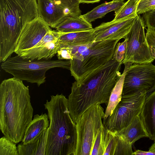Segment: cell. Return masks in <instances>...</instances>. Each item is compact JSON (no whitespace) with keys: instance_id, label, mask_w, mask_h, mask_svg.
<instances>
[{"instance_id":"cell-33","label":"cell","mask_w":155,"mask_h":155,"mask_svg":"<svg viewBox=\"0 0 155 155\" xmlns=\"http://www.w3.org/2000/svg\"><path fill=\"white\" fill-rule=\"evenodd\" d=\"M149 151L155 152V142H154L150 147Z\"/></svg>"},{"instance_id":"cell-13","label":"cell","mask_w":155,"mask_h":155,"mask_svg":"<svg viewBox=\"0 0 155 155\" xmlns=\"http://www.w3.org/2000/svg\"><path fill=\"white\" fill-rule=\"evenodd\" d=\"M135 18H126L104 22L93 28L95 41L125 39Z\"/></svg>"},{"instance_id":"cell-11","label":"cell","mask_w":155,"mask_h":155,"mask_svg":"<svg viewBox=\"0 0 155 155\" xmlns=\"http://www.w3.org/2000/svg\"><path fill=\"white\" fill-rule=\"evenodd\" d=\"M38 17L55 28L68 17L79 16L78 0H37Z\"/></svg>"},{"instance_id":"cell-27","label":"cell","mask_w":155,"mask_h":155,"mask_svg":"<svg viewBox=\"0 0 155 155\" xmlns=\"http://www.w3.org/2000/svg\"><path fill=\"white\" fill-rule=\"evenodd\" d=\"M155 9V0H140L137 8V15Z\"/></svg>"},{"instance_id":"cell-8","label":"cell","mask_w":155,"mask_h":155,"mask_svg":"<svg viewBox=\"0 0 155 155\" xmlns=\"http://www.w3.org/2000/svg\"><path fill=\"white\" fill-rule=\"evenodd\" d=\"M147 96L145 91L122 96L112 114L103 119L104 127L115 132H119L125 128L140 115Z\"/></svg>"},{"instance_id":"cell-10","label":"cell","mask_w":155,"mask_h":155,"mask_svg":"<svg viewBox=\"0 0 155 155\" xmlns=\"http://www.w3.org/2000/svg\"><path fill=\"white\" fill-rule=\"evenodd\" d=\"M155 90V66L152 63L134 64L126 73L122 96L132 95Z\"/></svg>"},{"instance_id":"cell-28","label":"cell","mask_w":155,"mask_h":155,"mask_svg":"<svg viewBox=\"0 0 155 155\" xmlns=\"http://www.w3.org/2000/svg\"><path fill=\"white\" fill-rule=\"evenodd\" d=\"M146 36L151 54L155 59V30L147 28Z\"/></svg>"},{"instance_id":"cell-5","label":"cell","mask_w":155,"mask_h":155,"mask_svg":"<svg viewBox=\"0 0 155 155\" xmlns=\"http://www.w3.org/2000/svg\"><path fill=\"white\" fill-rule=\"evenodd\" d=\"M119 40L94 41L81 45H64L71 50L73 58L70 70L76 81L79 82L90 73L113 59Z\"/></svg>"},{"instance_id":"cell-4","label":"cell","mask_w":155,"mask_h":155,"mask_svg":"<svg viewBox=\"0 0 155 155\" xmlns=\"http://www.w3.org/2000/svg\"><path fill=\"white\" fill-rule=\"evenodd\" d=\"M38 17L36 0H0V61L15 52L25 25Z\"/></svg>"},{"instance_id":"cell-25","label":"cell","mask_w":155,"mask_h":155,"mask_svg":"<svg viewBox=\"0 0 155 155\" xmlns=\"http://www.w3.org/2000/svg\"><path fill=\"white\" fill-rule=\"evenodd\" d=\"M127 42V39L125 38L123 42L117 43L114 54L113 59L122 63L126 52Z\"/></svg>"},{"instance_id":"cell-29","label":"cell","mask_w":155,"mask_h":155,"mask_svg":"<svg viewBox=\"0 0 155 155\" xmlns=\"http://www.w3.org/2000/svg\"><path fill=\"white\" fill-rule=\"evenodd\" d=\"M57 54L58 60H71L73 58L70 48L61 43Z\"/></svg>"},{"instance_id":"cell-31","label":"cell","mask_w":155,"mask_h":155,"mask_svg":"<svg viewBox=\"0 0 155 155\" xmlns=\"http://www.w3.org/2000/svg\"><path fill=\"white\" fill-rule=\"evenodd\" d=\"M132 155H155V152L149 151H144L138 150L133 152Z\"/></svg>"},{"instance_id":"cell-6","label":"cell","mask_w":155,"mask_h":155,"mask_svg":"<svg viewBox=\"0 0 155 155\" xmlns=\"http://www.w3.org/2000/svg\"><path fill=\"white\" fill-rule=\"evenodd\" d=\"M69 60H31L17 55L10 57L1 64L2 69L22 81L36 83L39 87L45 81L46 72L55 68L70 70Z\"/></svg>"},{"instance_id":"cell-7","label":"cell","mask_w":155,"mask_h":155,"mask_svg":"<svg viewBox=\"0 0 155 155\" xmlns=\"http://www.w3.org/2000/svg\"><path fill=\"white\" fill-rule=\"evenodd\" d=\"M104 109L97 103L87 110L76 123L77 134L75 155H91L97 135L104 126Z\"/></svg>"},{"instance_id":"cell-17","label":"cell","mask_w":155,"mask_h":155,"mask_svg":"<svg viewBox=\"0 0 155 155\" xmlns=\"http://www.w3.org/2000/svg\"><path fill=\"white\" fill-rule=\"evenodd\" d=\"M48 134V129L31 142L19 144L17 147L19 155H45Z\"/></svg>"},{"instance_id":"cell-19","label":"cell","mask_w":155,"mask_h":155,"mask_svg":"<svg viewBox=\"0 0 155 155\" xmlns=\"http://www.w3.org/2000/svg\"><path fill=\"white\" fill-rule=\"evenodd\" d=\"M117 132L132 145L141 138L148 137L140 115L126 127Z\"/></svg>"},{"instance_id":"cell-16","label":"cell","mask_w":155,"mask_h":155,"mask_svg":"<svg viewBox=\"0 0 155 155\" xmlns=\"http://www.w3.org/2000/svg\"><path fill=\"white\" fill-rule=\"evenodd\" d=\"M48 119L46 113L35 115L26 130L22 143L27 144L31 142L47 129L49 125Z\"/></svg>"},{"instance_id":"cell-3","label":"cell","mask_w":155,"mask_h":155,"mask_svg":"<svg viewBox=\"0 0 155 155\" xmlns=\"http://www.w3.org/2000/svg\"><path fill=\"white\" fill-rule=\"evenodd\" d=\"M49 121L45 155H75L77 134L68 106V99L62 94L51 96L44 104Z\"/></svg>"},{"instance_id":"cell-21","label":"cell","mask_w":155,"mask_h":155,"mask_svg":"<svg viewBox=\"0 0 155 155\" xmlns=\"http://www.w3.org/2000/svg\"><path fill=\"white\" fill-rule=\"evenodd\" d=\"M59 40L64 44L78 45L89 44L95 41L93 28L79 32L63 33Z\"/></svg>"},{"instance_id":"cell-2","label":"cell","mask_w":155,"mask_h":155,"mask_svg":"<svg viewBox=\"0 0 155 155\" xmlns=\"http://www.w3.org/2000/svg\"><path fill=\"white\" fill-rule=\"evenodd\" d=\"M22 81L13 77L0 84V129L16 143L22 141L33 113L29 89Z\"/></svg>"},{"instance_id":"cell-32","label":"cell","mask_w":155,"mask_h":155,"mask_svg":"<svg viewBox=\"0 0 155 155\" xmlns=\"http://www.w3.org/2000/svg\"><path fill=\"white\" fill-rule=\"evenodd\" d=\"M101 0H78L80 3H93L99 2Z\"/></svg>"},{"instance_id":"cell-9","label":"cell","mask_w":155,"mask_h":155,"mask_svg":"<svg viewBox=\"0 0 155 155\" xmlns=\"http://www.w3.org/2000/svg\"><path fill=\"white\" fill-rule=\"evenodd\" d=\"M145 24L142 18L138 15L135 18L130 30L126 38L127 45L122 64L152 63L153 58L145 33Z\"/></svg>"},{"instance_id":"cell-15","label":"cell","mask_w":155,"mask_h":155,"mask_svg":"<svg viewBox=\"0 0 155 155\" xmlns=\"http://www.w3.org/2000/svg\"><path fill=\"white\" fill-rule=\"evenodd\" d=\"M61 45L58 39L40 47H33L17 55L24 58L31 60H49L57 54Z\"/></svg>"},{"instance_id":"cell-24","label":"cell","mask_w":155,"mask_h":155,"mask_svg":"<svg viewBox=\"0 0 155 155\" xmlns=\"http://www.w3.org/2000/svg\"><path fill=\"white\" fill-rule=\"evenodd\" d=\"M16 143L4 136L0 139V155H19Z\"/></svg>"},{"instance_id":"cell-14","label":"cell","mask_w":155,"mask_h":155,"mask_svg":"<svg viewBox=\"0 0 155 155\" xmlns=\"http://www.w3.org/2000/svg\"><path fill=\"white\" fill-rule=\"evenodd\" d=\"M140 116L148 137L155 141V90L147 97Z\"/></svg>"},{"instance_id":"cell-20","label":"cell","mask_w":155,"mask_h":155,"mask_svg":"<svg viewBox=\"0 0 155 155\" xmlns=\"http://www.w3.org/2000/svg\"><path fill=\"white\" fill-rule=\"evenodd\" d=\"M125 2L124 0H113L111 2L104 3L98 6L82 16L88 22L91 23L96 19L103 17L110 12H116Z\"/></svg>"},{"instance_id":"cell-22","label":"cell","mask_w":155,"mask_h":155,"mask_svg":"<svg viewBox=\"0 0 155 155\" xmlns=\"http://www.w3.org/2000/svg\"><path fill=\"white\" fill-rule=\"evenodd\" d=\"M133 64L130 62L124 64V69L121 77L111 92L108 104L104 112L103 119L106 118L112 114L114 109L120 101L122 97L125 76L128 69Z\"/></svg>"},{"instance_id":"cell-12","label":"cell","mask_w":155,"mask_h":155,"mask_svg":"<svg viewBox=\"0 0 155 155\" xmlns=\"http://www.w3.org/2000/svg\"><path fill=\"white\" fill-rule=\"evenodd\" d=\"M50 30V27L39 17L28 22L20 33L15 52L18 54L34 47Z\"/></svg>"},{"instance_id":"cell-18","label":"cell","mask_w":155,"mask_h":155,"mask_svg":"<svg viewBox=\"0 0 155 155\" xmlns=\"http://www.w3.org/2000/svg\"><path fill=\"white\" fill-rule=\"evenodd\" d=\"M55 28L58 31L67 33L90 30L93 28L91 23L84 19L81 15L66 18Z\"/></svg>"},{"instance_id":"cell-23","label":"cell","mask_w":155,"mask_h":155,"mask_svg":"<svg viewBox=\"0 0 155 155\" xmlns=\"http://www.w3.org/2000/svg\"><path fill=\"white\" fill-rule=\"evenodd\" d=\"M140 1L128 0L120 8L115 12V17L112 20L136 17L138 15L137 13V9Z\"/></svg>"},{"instance_id":"cell-30","label":"cell","mask_w":155,"mask_h":155,"mask_svg":"<svg viewBox=\"0 0 155 155\" xmlns=\"http://www.w3.org/2000/svg\"><path fill=\"white\" fill-rule=\"evenodd\" d=\"M145 27L155 29V9L143 14Z\"/></svg>"},{"instance_id":"cell-26","label":"cell","mask_w":155,"mask_h":155,"mask_svg":"<svg viewBox=\"0 0 155 155\" xmlns=\"http://www.w3.org/2000/svg\"><path fill=\"white\" fill-rule=\"evenodd\" d=\"M63 33H61L57 31L50 30L46 33L40 41L34 47H40L52 41L58 40Z\"/></svg>"},{"instance_id":"cell-34","label":"cell","mask_w":155,"mask_h":155,"mask_svg":"<svg viewBox=\"0 0 155 155\" xmlns=\"http://www.w3.org/2000/svg\"></svg>"},{"instance_id":"cell-1","label":"cell","mask_w":155,"mask_h":155,"mask_svg":"<svg viewBox=\"0 0 155 155\" xmlns=\"http://www.w3.org/2000/svg\"><path fill=\"white\" fill-rule=\"evenodd\" d=\"M122 64L112 59L79 81L72 83L68 106L75 123L96 104L107 105L111 92L121 76L120 71Z\"/></svg>"}]
</instances>
